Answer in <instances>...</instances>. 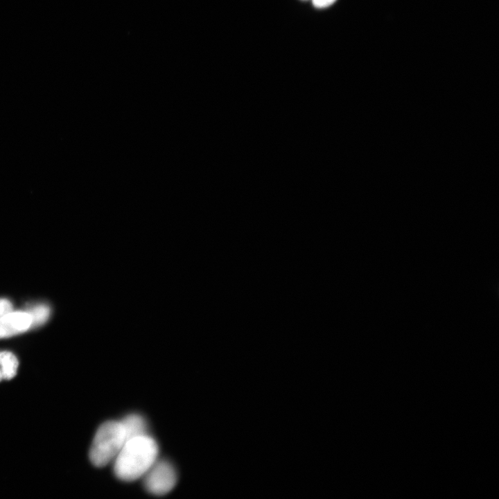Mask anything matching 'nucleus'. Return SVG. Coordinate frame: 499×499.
<instances>
[{
    "instance_id": "f257e3e1",
    "label": "nucleus",
    "mask_w": 499,
    "mask_h": 499,
    "mask_svg": "<svg viewBox=\"0 0 499 499\" xmlns=\"http://www.w3.org/2000/svg\"><path fill=\"white\" fill-rule=\"evenodd\" d=\"M158 451L156 441L147 435L128 439L114 458L115 475L125 482L143 476L157 460Z\"/></svg>"
},
{
    "instance_id": "f03ea898",
    "label": "nucleus",
    "mask_w": 499,
    "mask_h": 499,
    "mask_svg": "<svg viewBox=\"0 0 499 499\" xmlns=\"http://www.w3.org/2000/svg\"><path fill=\"white\" fill-rule=\"evenodd\" d=\"M126 437L121 421H108L97 430L89 451V459L97 467H103L113 460L123 444Z\"/></svg>"
},
{
    "instance_id": "7ed1b4c3",
    "label": "nucleus",
    "mask_w": 499,
    "mask_h": 499,
    "mask_svg": "<svg viewBox=\"0 0 499 499\" xmlns=\"http://www.w3.org/2000/svg\"><path fill=\"white\" fill-rule=\"evenodd\" d=\"M144 475L145 488L149 493L157 496L170 492L177 482L175 469L166 460H156Z\"/></svg>"
},
{
    "instance_id": "20e7f679",
    "label": "nucleus",
    "mask_w": 499,
    "mask_h": 499,
    "mask_svg": "<svg viewBox=\"0 0 499 499\" xmlns=\"http://www.w3.org/2000/svg\"><path fill=\"white\" fill-rule=\"evenodd\" d=\"M31 317L26 311H10L0 318V338L22 333L31 328Z\"/></svg>"
},
{
    "instance_id": "39448f33",
    "label": "nucleus",
    "mask_w": 499,
    "mask_h": 499,
    "mask_svg": "<svg viewBox=\"0 0 499 499\" xmlns=\"http://www.w3.org/2000/svg\"><path fill=\"white\" fill-rule=\"evenodd\" d=\"M126 441L130 438L146 435V425L143 418L136 414L125 417L121 421Z\"/></svg>"
},
{
    "instance_id": "423d86ee",
    "label": "nucleus",
    "mask_w": 499,
    "mask_h": 499,
    "mask_svg": "<svg viewBox=\"0 0 499 499\" xmlns=\"http://www.w3.org/2000/svg\"><path fill=\"white\" fill-rule=\"evenodd\" d=\"M18 365V360L12 352H0V371L2 379H12L17 374Z\"/></svg>"
},
{
    "instance_id": "0eeeda50",
    "label": "nucleus",
    "mask_w": 499,
    "mask_h": 499,
    "mask_svg": "<svg viewBox=\"0 0 499 499\" xmlns=\"http://www.w3.org/2000/svg\"><path fill=\"white\" fill-rule=\"evenodd\" d=\"M26 312L31 317V327H37L48 320L51 310L49 306L42 304L31 306Z\"/></svg>"
},
{
    "instance_id": "6e6552de",
    "label": "nucleus",
    "mask_w": 499,
    "mask_h": 499,
    "mask_svg": "<svg viewBox=\"0 0 499 499\" xmlns=\"http://www.w3.org/2000/svg\"><path fill=\"white\" fill-rule=\"evenodd\" d=\"M12 310V303L7 299H0V318Z\"/></svg>"
},
{
    "instance_id": "1a4fd4ad",
    "label": "nucleus",
    "mask_w": 499,
    "mask_h": 499,
    "mask_svg": "<svg viewBox=\"0 0 499 499\" xmlns=\"http://www.w3.org/2000/svg\"><path fill=\"white\" fill-rule=\"evenodd\" d=\"M336 0H312L313 6L317 8H325L335 3Z\"/></svg>"
},
{
    "instance_id": "9d476101",
    "label": "nucleus",
    "mask_w": 499,
    "mask_h": 499,
    "mask_svg": "<svg viewBox=\"0 0 499 499\" xmlns=\"http://www.w3.org/2000/svg\"><path fill=\"white\" fill-rule=\"evenodd\" d=\"M2 380H3V379H2V376H1V371H0V381Z\"/></svg>"
}]
</instances>
